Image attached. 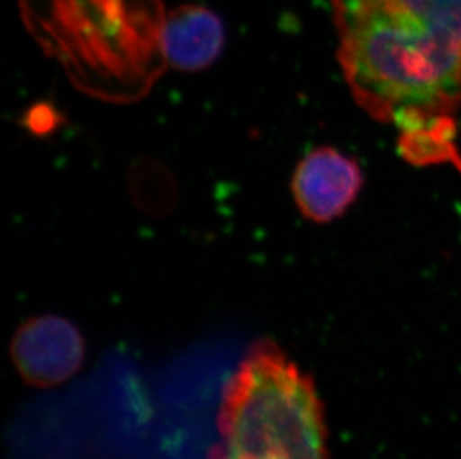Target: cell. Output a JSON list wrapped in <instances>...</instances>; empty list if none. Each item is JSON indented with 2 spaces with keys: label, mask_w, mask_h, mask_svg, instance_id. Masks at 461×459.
I'll list each match as a JSON object with an SVG mask.
<instances>
[{
  "label": "cell",
  "mask_w": 461,
  "mask_h": 459,
  "mask_svg": "<svg viewBox=\"0 0 461 459\" xmlns=\"http://www.w3.org/2000/svg\"><path fill=\"white\" fill-rule=\"evenodd\" d=\"M338 61L365 112L415 165L457 158L461 0H331Z\"/></svg>",
  "instance_id": "cell-1"
},
{
  "label": "cell",
  "mask_w": 461,
  "mask_h": 459,
  "mask_svg": "<svg viewBox=\"0 0 461 459\" xmlns=\"http://www.w3.org/2000/svg\"><path fill=\"white\" fill-rule=\"evenodd\" d=\"M160 0H22L24 26L70 84L104 104L145 99L163 76Z\"/></svg>",
  "instance_id": "cell-2"
},
{
  "label": "cell",
  "mask_w": 461,
  "mask_h": 459,
  "mask_svg": "<svg viewBox=\"0 0 461 459\" xmlns=\"http://www.w3.org/2000/svg\"><path fill=\"white\" fill-rule=\"evenodd\" d=\"M211 459H329L312 377L272 340L257 342L222 395Z\"/></svg>",
  "instance_id": "cell-3"
},
{
  "label": "cell",
  "mask_w": 461,
  "mask_h": 459,
  "mask_svg": "<svg viewBox=\"0 0 461 459\" xmlns=\"http://www.w3.org/2000/svg\"><path fill=\"white\" fill-rule=\"evenodd\" d=\"M11 356L26 383L50 388L78 372L86 360V342L74 322L59 315H41L18 327Z\"/></svg>",
  "instance_id": "cell-4"
},
{
  "label": "cell",
  "mask_w": 461,
  "mask_h": 459,
  "mask_svg": "<svg viewBox=\"0 0 461 459\" xmlns=\"http://www.w3.org/2000/svg\"><path fill=\"white\" fill-rule=\"evenodd\" d=\"M363 184V170L354 157L333 147H318L297 163L290 188L302 217L327 224L348 212Z\"/></svg>",
  "instance_id": "cell-5"
},
{
  "label": "cell",
  "mask_w": 461,
  "mask_h": 459,
  "mask_svg": "<svg viewBox=\"0 0 461 459\" xmlns=\"http://www.w3.org/2000/svg\"><path fill=\"white\" fill-rule=\"evenodd\" d=\"M224 45L221 18L206 6L181 4L166 14L163 50L167 68L184 74L202 72L218 60Z\"/></svg>",
  "instance_id": "cell-6"
},
{
  "label": "cell",
  "mask_w": 461,
  "mask_h": 459,
  "mask_svg": "<svg viewBox=\"0 0 461 459\" xmlns=\"http://www.w3.org/2000/svg\"><path fill=\"white\" fill-rule=\"evenodd\" d=\"M60 115L57 112L56 108H52L50 104H35V108H32L24 117V126L33 133H47L51 131L54 127L59 126Z\"/></svg>",
  "instance_id": "cell-7"
}]
</instances>
